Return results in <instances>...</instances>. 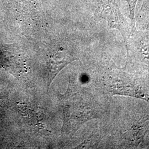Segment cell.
<instances>
[{"mask_svg":"<svg viewBox=\"0 0 149 149\" xmlns=\"http://www.w3.org/2000/svg\"><path fill=\"white\" fill-rule=\"evenodd\" d=\"M59 100L64 113V124L63 131L65 133H74L79 126L89 119L87 109L81 103L79 96L69 85L68 90L64 95H60Z\"/></svg>","mask_w":149,"mask_h":149,"instance_id":"1","label":"cell"},{"mask_svg":"<svg viewBox=\"0 0 149 149\" xmlns=\"http://www.w3.org/2000/svg\"><path fill=\"white\" fill-rule=\"evenodd\" d=\"M98 14L108 22L110 27L119 30L126 44L135 33L123 16L116 0H100Z\"/></svg>","mask_w":149,"mask_h":149,"instance_id":"2","label":"cell"},{"mask_svg":"<svg viewBox=\"0 0 149 149\" xmlns=\"http://www.w3.org/2000/svg\"><path fill=\"white\" fill-rule=\"evenodd\" d=\"M128 3L129 10V17L131 20V25L134 31H136V25H135V8L137 1L138 0H125Z\"/></svg>","mask_w":149,"mask_h":149,"instance_id":"5","label":"cell"},{"mask_svg":"<svg viewBox=\"0 0 149 149\" xmlns=\"http://www.w3.org/2000/svg\"><path fill=\"white\" fill-rule=\"evenodd\" d=\"M139 9L135 20L139 26L149 28V0H139Z\"/></svg>","mask_w":149,"mask_h":149,"instance_id":"4","label":"cell"},{"mask_svg":"<svg viewBox=\"0 0 149 149\" xmlns=\"http://www.w3.org/2000/svg\"><path fill=\"white\" fill-rule=\"evenodd\" d=\"M74 60L70 59L69 56L64 54H56L51 56L47 64L48 90L54 78L61 70L71 63Z\"/></svg>","mask_w":149,"mask_h":149,"instance_id":"3","label":"cell"}]
</instances>
